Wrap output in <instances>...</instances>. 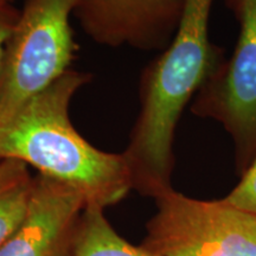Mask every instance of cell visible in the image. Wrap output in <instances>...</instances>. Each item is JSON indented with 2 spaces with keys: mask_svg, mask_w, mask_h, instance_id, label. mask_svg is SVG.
<instances>
[{
  "mask_svg": "<svg viewBox=\"0 0 256 256\" xmlns=\"http://www.w3.org/2000/svg\"><path fill=\"white\" fill-rule=\"evenodd\" d=\"M212 2L185 0L171 43L140 78V110L124 156L133 188L153 198L172 188L174 142L185 107L226 58L209 38Z\"/></svg>",
  "mask_w": 256,
  "mask_h": 256,
  "instance_id": "6da1fadb",
  "label": "cell"
},
{
  "mask_svg": "<svg viewBox=\"0 0 256 256\" xmlns=\"http://www.w3.org/2000/svg\"><path fill=\"white\" fill-rule=\"evenodd\" d=\"M90 75L70 70L0 126V159H16L78 192L87 206H113L133 188L126 158L98 150L70 120L74 95Z\"/></svg>",
  "mask_w": 256,
  "mask_h": 256,
  "instance_id": "7a4b0ae2",
  "label": "cell"
},
{
  "mask_svg": "<svg viewBox=\"0 0 256 256\" xmlns=\"http://www.w3.org/2000/svg\"><path fill=\"white\" fill-rule=\"evenodd\" d=\"M78 0H25L0 69V126L72 70L78 43L70 25Z\"/></svg>",
  "mask_w": 256,
  "mask_h": 256,
  "instance_id": "3957f363",
  "label": "cell"
},
{
  "mask_svg": "<svg viewBox=\"0 0 256 256\" xmlns=\"http://www.w3.org/2000/svg\"><path fill=\"white\" fill-rule=\"evenodd\" d=\"M142 247L154 256H256V215L168 188L156 198Z\"/></svg>",
  "mask_w": 256,
  "mask_h": 256,
  "instance_id": "277c9868",
  "label": "cell"
},
{
  "mask_svg": "<svg viewBox=\"0 0 256 256\" xmlns=\"http://www.w3.org/2000/svg\"><path fill=\"white\" fill-rule=\"evenodd\" d=\"M238 20L236 46L192 100L191 112L222 124L242 174L256 156V0H226Z\"/></svg>",
  "mask_w": 256,
  "mask_h": 256,
  "instance_id": "5b68a950",
  "label": "cell"
},
{
  "mask_svg": "<svg viewBox=\"0 0 256 256\" xmlns=\"http://www.w3.org/2000/svg\"><path fill=\"white\" fill-rule=\"evenodd\" d=\"M185 0H78L74 17L100 46L165 50L183 14Z\"/></svg>",
  "mask_w": 256,
  "mask_h": 256,
  "instance_id": "8992f818",
  "label": "cell"
},
{
  "mask_svg": "<svg viewBox=\"0 0 256 256\" xmlns=\"http://www.w3.org/2000/svg\"><path fill=\"white\" fill-rule=\"evenodd\" d=\"M87 203L78 192L38 176L26 216L0 256H68Z\"/></svg>",
  "mask_w": 256,
  "mask_h": 256,
  "instance_id": "52a82bcc",
  "label": "cell"
},
{
  "mask_svg": "<svg viewBox=\"0 0 256 256\" xmlns=\"http://www.w3.org/2000/svg\"><path fill=\"white\" fill-rule=\"evenodd\" d=\"M34 178L28 165L16 159H0V247L23 223Z\"/></svg>",
  "mask_w": 256,
  "mask_h": 256,
  "instance_id": "ba28073f",
  "label": "cell"
},
{
  "mask_svg": "<svg viewBox=\"0 0 256 256\" xmlns=\"http://www.w3.org/2000/svg\"><path fill=\"white\" fill-rule=\"evenodd\" d=\"M74 256H154L128 243L113 229L100 206H86L78 222Z\"/></svg>",
  "mask_w": 256,
  "mask_h": 256,
  "instance_id": "9c48e42d",
  "label": "cell"
},
{
  "mask_svg": "<svg viewBox=\"0 0 256 256\" xmlns=\"http://www.w3.org/2000/svg\"><path fill=\"white\" fill-rule=\"evenodd\" d=\"M232 206L256 215V156L241 174L236 186L223 198Z\"/></svg>",
  "mask_w": 256,
  "mask_h": 256,
  "instance_id": "30bf717a",
  "label": "cell"
},
{
  "mask_svg": "<svg viewBox=\"0 0 256 256\" xmlns=\"http://www.w3.org/2000/svg\"><path fill=\"white\" fill-rule=\"evenodd\" d=\"M19 17V10L11 4H0V69L4 60L6 44L11 37Z\"/></svg>",
  "mask_w": 256,
  "mask_h": 256,
  "instance_id": "8fae6325",
  "label": "cell"
},
{
  "mask_svg": "<svg viewBox=\"0 0 256 256\" xmlns=\"http://www.w3.org/2000/svg\"><path fill=\"white\" fill-rule=\"evenodd\" d=\"M0 4H11V0H0Z\"/></svg>",
  "mask_w": 256,
  "mask_h": 256,
  "instance_id": "7c38bea8",
  "label": "cell"
}]
</instances>
